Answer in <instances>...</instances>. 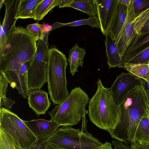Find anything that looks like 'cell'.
Listing matches in <instances>:
<instances>
[{
    "instance_id": "1",
    "label": "cell",
    "mask_w": 149,
    "mask_h": 149,
    "mask_svg": "<svg viewBox=\"0 0 149 149\" xmlns=\"http://www.w3.org/2000/svg\"><path fill=\"white\" fill-rule=\"evenodd\" d=\"M119 106V120L114 128L109 132L116 140L126 144L135 143V134L139 123L143 117L148 116V97L143 86L132 90Z\"/></svg>"
},
{
    "instance_id": "2",
    "label": "cell",
    "mask_w": 149,
    "mask_h": 149,
    "mask_svg": "<svg viewBox=\"0 0 149 149\" xmlns=\"http://www.w3.org/2000/svg\"><path fill=\"white\" fill-rule=\"evenodd\" d=\"M15 19L6 34L0 49V72L12 70L33 59L36 48V38L27 28L15 26Z\"/></svg>"
},
{
    "instance_id": "3",
    "label": "cell",
    "mask_w": 149,
    "mask_h": 149,
    "mask_svg": "<svg viewBox=\"0 0 149 149\" xmlns=\"http://www.w3.org/2000/svg\"><path fill=\"white\" fill-rule=\"evenodd\" d=\"M97 84L96 92L89 102L88 115L96 126L109 132L118 123L120 109L114 100L110 88L105 87L100 79Z\"/></svg>"
},
{
    "instance_id": "4",
    "label": "cell",
    "mask_w": 149,
    "mask_h": 149,
    "mask_svg": "<svg viewBox=\"0 0 149 149\" xmlns=\"http://www.w3.org/2000/svg\"><path fill=\"white\" fill-rule=\"evenodd\" d=\"M67 59L57 48L49 49L47 82L50 99L54 105L61 103L69 94L67 86Z\"/></svg>"
},
{
    "instance_id": "5",
    "label": "cell",
    "mask_w": 149,
    "mask_h": 149,
    "mask_svg": "<svg viewBox=\"0 0 149 149\" xmlns=\"http://www.w3.org/2000/svg\"><path fill=\"white\" fill-rule=\"evenodd\" d=\"M89 100L88 95L80 87H76L65 100L49 112L50 120L60 126L78 124L84 115L88 113L85 108Z\"/></svg>"
},
{
    "instance_id": "6",
    "label": "cell",
    "mask_w": 149,
    "mask_h": 149,
    "mask_svg": "<svg viewBox=\"0 0 149 149\" xmlns=\"http://www.w3.org/2000/svg\"><path fill=\"white\" fill-rule=\"evenodd\" d=\"M46 141L58 148L64 149H97L103 144L91 133L70 126L59 128Z\"/></svg>"
},
{
    "instance_id": "7",
    "label": "cell",
    "mask_w": 149,
    "mask_h": 149,
    "mask_svg": "<svg viewBox=\"0 0 149 149\" xmlns=\"http://www.w3.org/2000/svg\"><path fill=\"white\" fill-rule=\"evenodd\" d=\"M0 129L13 139L19 149H30L38 142L24 120L3 107L0 110Z\"/></svg>"
},
{
    "instance_id": "8",
    "label": "cell",
    "mask_w": 149,
    "mask_h": 149,
    "mask_svg": "<svg viewBox=\"0 0 149 149\" xmlns=\"http://www.w3.org/2000/svg\"><path fill=\"white\" fill-rule=\"evenodd\" d=\"M49 32L43 40H39L32 60L28 67V79L30 90L40 89L47 82L48 62Z\"/></svg>"
},
{
    "instance_id": "9",
    "label": "cell",
    "mask_w": 149,
    "mask_h": 149,
    "mask_svg": "<svg viewBox=\"0 0 149 149\" xmlns=\"http://www.w3.org/2000/svg\"><path fill=\"white\" fill-rule=\"evenodd\" d=\"M144 80L128 72L118 75L110 90L115 102L118 105L132 90L143 86Z\"/></svg>"
},
{
    "instance_id": "10",
    "label": "cell",
    "mask_w": 149,
    "mask_h": 149,
    "mask_svg": "<svg viewBox=\"0 0 149 149\" xmlns=\"http://www.w3.org/2000/svg\"><path fill=\"white\" fill-rule=\"evenodd\" d=\"M133 0H131L127 7L126 19L122 30L115 44L117 47L122 57L124 53L138 38L139 36L136 33L133 27L135 19L140 15L134 12L133 7Z\"/></svg>"
},
{
    "instance_id": "11",
    "label": "cell",
    "mask_w": 149,
    "mask_h": 149,
    "mask_svg": "<svg viewBox=\"0 0 149 149\" xmlns=\"http://www.w3.org/2000/svg\"><path fill=\"white\" fill-rule=\"evenodd\" d=\"M29 62L12 70L3 72L9 80L11 87L16 88L18 91V93L26 99L28 98L30 91L28 82L27 71Z\"/></svg>"
},
{
    "instance_id": "12",
    "label": "cell",
    "mask_w": 149,
    "mask_h": 149,
    "mask_svg": "<svg viewBox=\"0 0 149 149\" xmlns=\"http://www.w3.org/2000/svg\"><path fill=\"white\" fill-rule=\"evenodd\" d=\"M103 34H108L109 28L115 15L118 0H94Z\"/></svg>"
},
{
    "instance_id": "13",
    "label": "cell",
    "mask_w": 149,
    "mask_h": 149,
    "mask_svg": "<svg viewBox=\"0 0 149 149\" xmlns=\"http://www.w3.org/2000/svg\"><path fill=\"white\" fill-rule=\"evenodd\" d=\"M38 141L46 140L53 134L60 126L53 120L42 118L24 120Z\"/></svg>"
},
{
    "instance_id": "14",
    "label": "cell",
    "mask_w": 149,
    "mask_h": 149,
    "mask_svg": "<svg viewBox=\"0 0 149 149\" xmlns=\"http://www.w3.org/2000/svg\"><path fill=\"white\" fill-rule=\"evenodd\" d=\"M27 99L29 107L37 116L45 114L51 104L48 93L40 88L30 90Z\"/></svg>"
},
{
    "instance_id": "15",
    "label": "cell",
    "mask_w": 149,
    "mask_h": 149,
    "mask_svg": "<svg viewBox=\"0 0 149 149\" xmlns=\"http://www.w3.org/2000/svg\"><path fill=\"white\" fill-rule=\"evenodd\" d=\"M127 7L118 0L116 10L109 28L108 34L115 43L125 22Z\"/></svg>"
},
{
    "instance_id": "16",
    "label": "cell",
    "mask_w": 149,
    "mask_h": 149,
    "mask_svg": "<svg viewBox=\"0 0 149 149\" xmlns=\"http://www.w3.org/2000/svg\"><path fill=\"white\" fill-rule=\"evenodd\" d=\"M105 37L104 44L109 68H123L124 64L117 47L108 34Z\"/></svg>"
},
{
    "instance_id": "17",
    "label": "cell",
    "mask_w": 149,
    "mask_h": 149,
    "mask_svg": "<svg viewBox=\"0 0 149 149\" xmlns=\"http://www.w3.org/2000/svg\"><path fill=\"white\" fill-rule=\"evenodd\" d=\"M43 0H19L15 19L31 18L34 19L36 8Z\"/></svg>"
},
{
    "instance_id": "18",
    "label": "cell",
    "mask_w": 149,
    "mask_h": 149,
    "mask_svg": "<svg viewBox=\"0 0 149 149\" xmlns=\"http://www.w3.org/2000/svg\"><path fill=\"white\" fill-rule=\"evenodd\" d=\"M68 53L69 56L68 60L69 63L70 71L73 76L78 71L79 66L83 67L86 50L83 48L79 47L76 43L68 51Z\"/></svg>"
},
{
    "instance_id": "19",
    "label": "cell",
    "mask_w": 149,
    "mask_h": 149,
    "mask_svg": "<svg viewBox=\"0 0 149 149\" xmlns=\"http://www.w3.org/2000/svg\"><path fill=\"white\" fill-rule=\"evenodd\" d=\"M148 47L149 33L139 36L134 43L127 49L122 57L124 65L135 55Z\"/></svg>"
},
{
    "instance_id": "20",
    "label": "cell",
    "mask_w": 149,
    "mask_h": 149,
    "mask_svg": "<svg viewBox=\"0 0 149 149\" xmlns=\"http://www.w3.org/2000/svg\"><path fill=\"white\" fill-rule=\"evenodd\" d=\"M18 0H5V12L2 26L6 34L10 26L15 19L14 18L16 13Z\"/></svg>"
},
{
    "instance_id": "21",
    "label": "cell",
    "mask_w": 149,
    "mask_h": 149,
    "mask_svg": "<svg viewBox=\"0 0 149 149\" xmlns=\"http://www.w3.org/2000/svg\"><path fill=\"white\" fill-rule=\"evenodd\" d=\"M136 143L143 145L149 146V118L143 117L137 126L135 134Z\"/></svg>"
},
{
    "instance_id": "22",
    "label": "cell",
    "mask_w": 149,
    "mask_h": 149,
    "mask_svg": "<svg viewBox=\"0 0 149 149\" xmlns=\"http://www.w3.org/2000/svg\"><path fill=\"white\" fill-rule=\"evenodd\" d=\"M70 7L79 10L90 17L97 16V13L94 0H74Z\"/></svg>"
},
{
    "instance_id": "23",
    "label": "cell",
    "mask_w": 149,
    "mask_h": 149,
    "mask_svg": "<svg viewBox=\"0 0 149 149\" xmlns=\"http://www.w3.org/2000/svg\"><path fill=\"white\" fill-rule=\"evenodd\" d=\"M123 68L146 81L149 79V64L126 63L124 64Z\"/></svg>"
},
{
    "instance_id": "24",
    "label": "cell",
    "mask_w": 149,
    "mask_h": 149,
    "mask_svg": "<svg viewBox=\"0 0 149 149\" xmlns=\"http://www.w3.org/2000/svg\"><path fill=\"white\" fill-rule=\"evenodd\" d=\"M61 0H43L37 6L34 20H42L52 9L58 6Z\"/></svg>"
},
{
    "instance_id": "25",
    "label": "cell",
    "mask_w": 149,
    "mask_h": 149,
    "mask_svg": "<svg viewBox=\"0 0 149 149\" xmlns=\"http://www.w3.org/2000/svg\"><path fill=\"white\" fill-rule=\"evenodd\" d=\"M63 26H77L84 25H88L92 28H96L101 29L98 17L97 16L90 17L87 19H83L71 22L63 23Z\"/></svg>"
},
{
    "instance_id": "26",
    "label": "cell",
    "mask_w": 149,
    "mask_h": 149,
    "mask_svg": "<svg viewBox=\"0 0 149 149\" xmlns=\"http://www.w3.org/2000/svg\"><path fill=\"white\" fill-rule=\"evenodd\" d=\"M0 149H19L13 139L0 129Z\"/></svg>"
},
{
    "instance_id": "27",
    "label": "cell",
    "mask_w": 149,
    "mask_h": 149,
    "mask_svg": "<svg viewBox=\"0 0 149 149\" xmlns=\"http://www.w3.org/2000/svg\"><path fill=\"white\" fill-rule=\"evenodd\" d=\"M149 19V7L141 13L136 18L133 24V27L136 33L139 36L141 30Z\"/></svg>"
},
{
    "instance_id": "28",
    "label": "cell",
    "mask_w": 149,
    "mask_h": 149,
    "mask_svg": "<svg viewBox=\"0 0 149 149\" xmlns=\"http://www.w3.org/2000/svg\"><path fill=\"white\" fill-rule=\"evenodd\" d=\"M126 63L149 64V52L146 49H145L135 55L129 59Z\"/></svg>"
},
{
    "instance_id": "29",
    "label": "cell",
    "mask_w": 149,
    "mask_h": 149,
    "mask_svg": "<svg viewBox=\"0 0 149 149\" xmlns=\"http://www.w3.org/2000/svg\"><path fill=\"white\" fill-rule=\"evenodd\" d=\"M43 24L36 23L28 25L27 28L29 31L36 38V40H42L45 35L42 31V28Z\"/></svg>"
},
{
    "instance_id": "30",
    "label": "cell",
    "mask_w": 149,
    "mask_h": 149,
    "mask_svg": "<svg viewBox=\"0 0 149 149\" xmlns=\"http://www.w3.org/2000/svg\"><path fill=\"white\" fill-rule=\"evenodd\" d=\"M133 7L135 14H139L149 7V0H133Z\"/></svg>"
},
{
    "instance_id": "31",
    "label": "cell",
    "mask_w": 149,
    "mask_h": 149,
    "mask_svg": "<svg viewBox=\"0 0 149 149\" xmlns=\"http://www.w3.org/2000/svg\"><path fill=\"white\" fill-rule=\"evenodd\" d=\"M0 72V99H1L6 97L8 85L10 83L4 73Z\"/></svg>"
},
{
    "instance_id": "32",
    "label": "cell",
    "mask_w": 149,
    "mask_h": 149,
    "mask_svg": "<svg viewBox=\"0 0 149 149\" xmlns=\"http://www.w3.org/2000/svg\"><path fill=\"white\" fill-rule=\"evenodd\" d=\"M15 103V101L7 97L0 99V108L3 106L5 108L8 109H11L13 105Z\"/></svg>"
},
{
    "instance_id": "33",
    "label": "cell",
    "mask_w": 149,
    "mask_h": 149,
    "mask_svg": "<svg viewBox=\"0 0 149 149\" xmlns=\"http://www.w3.org/2000/svg\"><path fill=\"white\" fill-rule=\"evenodd\" d=\"M112 144L113 149H132L129 145L119 141H112Z\"/></svg>"
},
{
    "instance_id": "34",
    "label": "cell",
    "mask_w": 149,
    "mask_h": 149,
    "mask_svg": "<svg viewBox=\"0 0 149 149\" xmlns=\"http://www.w3.org/2000/svg\"><path fill=\"white\" fill-rule=\"evenodd\" d=\"M6 40V34L3 31L1 24L0 26V49H1L4 45Z\"/></svg>"
},
{
    "instance_id": "35",
    "label": "cell",
    "mask_w": 149,
    "mask_h": 149,
    "mask_svg": "<svg viewBox=\"0 0 149 149\" xmlns=\"http://www.w3.org/2000/svg\"><path fill=\"white\" fill-rule=\"evenodd\" d=\"M48 144L46 140L38 141L37 144L30 149H46Z\"/></svg>"
},
{
    "instance_id": "36",
    "label": "cell",
    "mask_w": 149,
    "mask_h": 149,
    "mask_svg": "<svg viewBox=\"0 0 149 149\" xmlns=\"http://www.w3.org/2000/svg\"><path fill=\"white\" fill-rule=\"evenodd\" d=\"M140 33L141 34L139 36L149 33V19L142 27Z\"/></svg>"
},
{
    "instance_id": "37",
    "label": "cell",
    "mask_w": 149,
    "mask_h": 149,
    "mask_svg": "<svg viewBox=\"0 0 149 149\" xmlns=\"http://www.w3.org/2000/svg\"><path fill=\"white\" fill-rule=\"evenodd\" d=\"M74 0H61L58 5L59 8L70 7V6Z\"/></svg>"
},
{
    "instance_id": "38",
    "label": "cell",
    "mask_w": 149,
    "mask_h": 149,
    "mask_svg": "<svg viewBox=\"0 0 149 149\" xmlns=\"http://www.w3.org/2000/svg\"><path fill=\"white\" fill-rule=\"evenodd\" d=\"M130 146L132 149H149V146L141 145L136 143H131Z\"/></svg>"
},
{
    "instance_id": "39",
    "label": "cell",
    "mask_w": 149,
    "mask_h": 149,
    "mask_svg": "<svg viewBox=\"0 0 149 149\" xmlns=\"http://www.w3.org/2000/svg\"><path fill=\"white\" fill-rule=\"evenodd\" d=\"M52 29V25H50L48 24H43L42 28V31L43 33L45 34L46 33L49 32Z\"/></svg>"
},
{
    "instance_id": "40",
    "label": "cell",
    "mask_w": 149,
    "mask_h": 149,
    "mask_svg": "<svg viewBox=\"0 0 149 149\" xmlns=\"http://www.w3.org/2000/svg\"><path fill=\"white\" fill-rule=\"evenodd\" d=\"M97 149H113V148L112 144L107 141Z\"/></svg>"
},
{
    "instance_id": "41",
    "label": "cell",
    "mask_w": 149,
    "mask_h": 149,
    "mask_svg": "<svg viewBox=\"0 0 149 149\" xmlns=\"http://www.w3.org/2000/svg\"><path fill=\"white\" fill-rule=\"evenodd\" d=\"M143 86L146 92L147 97L149 98V79L147 81L144 80Z\"/></svg>"
},
{
    "instance_id": "42",
    "label": "cell",
    "mask_w": 149,
    "mask_h": 149,
    "mask_svg": "<svg viewBox=\"0 0 149 149\" xmlns=\"http://www.w3.org/2000/svg\"><path fill=\"white\" fill-rule=\"evenodd\" d=\"M131 0H121V1L125 5L128 7L130 4Z\"/></svg>"
},
{
    "instance_id": "43",
    "label": "cell",
    "mask_w": 149,
    "mask_h": 149,
    "mask_svg": "<svg viewBox=\"0 0 149 149\" xmlns=\"http://www.w3.org/2000/svg\"><path fill=\"white\" fill-rule=\"evenodd\" d=\"M46 149H59V148L48 143Z\"/></svg>"
},
{
    "instance_id": "44",
    "label": "cell",
    "mask_w": 149,
    "mask_h": 149,
    "mask_svg": "<svg viewBox=\"0 0 149 149\" xmlns=\"http://www.w3.org/2000/svg\"><path fill=\"white\" fill-rule=\"evenodd\" d=\"M5 0H0V9L3 6V5L4 4Z\"/></svg>"
},
{
    "instance_id": "45",
    "label": "cell",
    "mask_w": 149,
    "mask_h": 149,
    "mask_svg": "<svg viewBox=\"0 0 149 149\" xmlns=\"http://www.w3.org/2000/svg\"><path fill=\"white\" fill-rule=\"evenodd\" d=\"M148 117L149 118V98H148Z\"/></svg>"
},
{
    "instance_id": "46",
    "label": "cell",
    "mask_w": 149,
    "mask_h": 149,
    "mask_svg": "<svg viewBox=\"0 0 149 149\" xmlns=\"http://www.w3.org/2000/svg\"><path fill=\"white\" fill-rule=\"evenodd\" d=\"M147 50L148 52H149V47H148L147 49H146Z\"/></svg>"
},
{
    "instance_id": "47",
    "label": "cell",
    "mask_w": 149,
    "mask_h": 149,
    "mask_svg": "<svg viewBox=\"0 0 149 149\" xmlns=\"http://www.w3.org/2000/svg\"><path fill=\"white\" fill-rule=\"evenodd\" d=\"M59 149H64L62 148H59Z\"/></svg>"
}]
</instances>
